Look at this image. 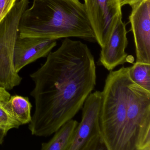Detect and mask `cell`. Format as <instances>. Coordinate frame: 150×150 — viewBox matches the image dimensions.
Masks as SVG:
<instances>
[{
	"mask_svg": "<svg viewBox=\"0 0 150 150\" xmlns=\"http://www.w3.org/2000/svg\"><path fill=\"white\" fill-rule=\"evenodd\" d=\"M30 77L35 109L28 129L34 136L50 137L75 116L94 89V58L86 45L65 38Z\"/></svg>",
	"mask_w": 150,
	"mask_h": 150,
	"instance_id": "cell-1",
	"label": "cell"
},
{
	"mask_svg": "<svg viewBox=\"0 0 150 150\" xmlns=\"http://www.w3.org/2000/svg\"><path fill=\"white\" fill-rule=\"evenodd\" d=\"M19 36L96 40L85 5L80 0H33L21 17Z\"/></svg>",
	"mask_w": 150,
	"mask_h": 150,
	"instance_id": "cell-2",
	"label": "cell"
},
{
	"mask_svg": "<svg viewBox=\"0 0 150 150\" xmlns=\"http://www.w3.org/2000/svg\"><path fill=\"white\" fill-rule=\"evenodd\" d=\"M129 67L110 71L102 91L100 126L107 150H123L130 79Z\"/></svg>",
	"mask_w": 150,
	"mask_h": 150,
	"instance_id": "cell-3",
	"label": "cell"
},
{
	"mask_svg": "<svg viewBox=\"0 0 150 150\" xmlns=\"http://www.w3.org/2000/svg\"><path fill=\"white\" fill-rule=\"evenodd\" d=\"M123 150H150V92L131 79Z\"/></svg>",
	"mask_w": 150,
	"mask_h": 150,
	"instance_id": "cell-4",
	"label": "cell"
},
{
	"mask_svg": "<svg viewBox=\"0 0 150 150\" xmlns=\"http://www.w3.org/2000/svg\"><path fill=\"white\" fill-rule=\"evenodd\" d=\"M29 0H20L0 22V87L10 90L20 85L22 78L16 71L14 49L19 35L20 20Z\"/></svg>",
	"mask_w": 150,
	"mask_h": 150,
	"instance_id": "cell-5",
	"label": "cell"
},
{
	"mask_svg": "<svg viewBox=\"0 0 150 150\" xmlns=\"http://www.w3.org/2000/svg\"><path fill=\"white\" fill-rule=\"evenodd\" d=\"M102 98V92L96 91L86 99L82 108L81 121L69 150H107L100 126Z\"/></svg>",
	"mask_w": 150,
	"mask_h": 150,
	"instance_id": "cell-6",
	"label": "cell"
},
{
	"mask_svg": "<svg viewBox=\"0 0 150 150\" xmlns=\"http://www.w3.org/2000/svg\"><path fill=\"white\" fill-rule=\"evenodd\" d=\"M85 8L95 36L101 47L122 16L119 0H85Z\"/></svg>",
	"mask_w": 150,
	"mask_h": 150,
	"instance_id": "cell-7",
	"label": "cell"
},
{
	"mask_svg": "<svg viewBox=\"0 0 150 150\" xmlns=\"http://www.w3.org/2000/svg\"><path fill=\"white\" fill-rule=\"evenodd\" d=\"M129 16L136 48V62L150 64V0L131 7Z\"/></svg>",
	"mask_w": 150,
	"mask_h": 150,
	"instance_id": "cell-8",
	"label": "cell"
},
{
	"mask_svg": "<svg viewBox=\"0 0 150 150\" xmlns=\"http://www.w3.org/2000/svg\"><path fill=\"white\" fill-rule=\"evenodd\" d=\"M126 25L120 16L117 19L110 35L101 47L99 63L108 71L127 62L125 49L128 44Z\"/></svg>",
	"mask_w": 150,
	"mask_h": 150,
	"instance_id": "cell-9",
	"label": "cell"
},
{
	"mask_svg": "<svg viewBox=\"0 0 150 150\" xmlns=\"http://www.w3.org/2000/svg\"><path fill=\"white\" fill-rule=\"evenodd\" d=\"M56 40L45 38H22L18 35L14 49V65L16 71L41 58L47 57L56 46Z\"/></svg>",
	"mask_w": 150,
	"mask_h": 150,
	"instance_id": "cell-10",
	"label": "cell"
},
{
	"mask_svg": "<svg viewBox=\"0 0 150 150\" xmlns=\"http://www.w3.org/2000/svg\"><path fill=\"white\" fill-rule=\"evenodd\" d=\"M79 122L71 119L63 124L48 142L42 143V150H69Z\"/></svg>",
	"mask_w": 150,
	"mask_h": 150,
	"instance_id": "cell-11",
	"label": "cell"
},
{
	"mask_svg": "<svg viewBox=\"0 0 150 150\" xmlns=\"http://www.w3.org/2000/svg\"><path fill=\"white\" fill-rule=\"evenodd\" d=\"M6 109L21 125L29 124L32 119V104L28 97L15 95L3 102Z\"/></svg>",
	"mask_w": 150,
	"mask_h": 150,
	"instance_id": "cell-12",
	"label": "cell"
},
{
	"mask_svg": "<svg viewBox=\"0 0 150 150\" xmlns=\"http://www.w3.org/2000/svg\"><path fill=\"white\" fill-rule=\"evenodd\" d=\"M129 75L132 81L150 92V64L136 62L129 67Z\"/></svg>",
	"mask_w": 150,
	"mask_h": 150,
	"instance_id": "cell-13",
	"label": "cell"
},
{
	"mask_svg": "<svg viewBox=\"0 0 150 150\" xmlns=\"http://www.w3.org/2000/svg\"><path fill=\"white\" fill-rule=\"evenodd\" d=\"M3 102L0 101V129L7 134L9 130L18 129L21 125L6 109Z\"/></svg>",
	"mask_w": 150,
	"mask_h": 150,
	"instance_id": "cell-14",
	"label": "cell"
},
{
	"mask_svg": "<svg viewBox=\"0 0 150 150\" xmlns=\"http://www.w3.org/2000/svg\"><path fill=\"white\" fill-rule=\"evenodd\" d=\"M17 0H0V22L13 9Z\"/></svg>",
	"mask_w": 150,
	"mask_h": 150,
	"instance_id": "cell-15",
	"label": "cell"
},
{
	"mask_svg": "<svg viewBox=\"0 0 150 150\" xmlns=\"http://www.w3.org/2000/svg\"><path fill=\"white\" fill-rule=\"evenodd\" d=\"M11 96L8 90L0 87V101L7 100Z\"/></svg>",
	"mask_w": 150,
	"mask_h": 150,
	"instance_id": "cell-16",
	"label": "cell"
},
{
	"mask_svg": "<svg viewBox=\"0 0 150 150\" xmlns=\"http://www.w3.org/2000/svg\"><path fill=\"white\" fill-rule=\"evenodd\" d=\"M143 0H119L121 6L122 7L125 5H129L131 7L138 4Z\"/></svg>",
	"mask_w": 150,
	"mask_h": 150,
	"instance_id": "cell-17",
	"label": "cell"
},
{
	"mask_svg": "<svg viewBox=\"0 0 150 150\" xmlns=\"http://www.w3.org/2000/svg\"><path fill=\"white\" fill-rule=\"evenodd\" d=\"M6 135V133H5L1 129H0V145L3 144L4 141V139Z\"/></svg>",
	"mask_w": 150,
	"mask_h": 150,
	"instance_id": "cell-18",
	"label": "cell"
},
{
	"mask_svg": "<svg viewBox=\"0 0 150 150\" xmlns=\"http://www.w3.org/2000/svg\"><path fill=\"white\" fill-rule=\"evenodd\" d=\"M20 1V0H17V1Z\"/></svg>",
	"mask_w": 150,
	"mask_h": 150,
	"instance_id": "cell-19",
	"label": "cell"
},
{
	"mask_svg": "<svg viewBox=\"0 0 150 150\" xmlns=\"http://www.w3.org/2000/svg\"><path fill=\"white\" fill-rule=\"evenodd\" d=\"M84 1H85V0H84Z\"/></svg>",
	"mask_w": 150,
	"mask_h": 150,
	"instance_id": "cell-20",
	"label": "cell"
}]
</instances>
